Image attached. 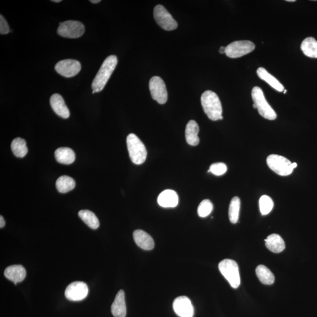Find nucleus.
<instances>
[{
  "instance_id": "f8f14e48",
  "label": "nucleus",
  "mask_w": 317,
  "mask_h": 317,
  "mask_svg": "<svg viewBox=\"0 0 317 317\" xmlns=\"http://www.w3.org/2000/svg\"><path fill=\"white\" fill-rule=\"evenodd\" d=\"M55 70L59 74L66 78L77 76L81 70V65L79 61L75 59H64L58 62Z\"/></svg>"
},
{
  "instance_id": "e433bc0d",
  "label": "nucleus",
  "mask_w": 317,
  "mask_h": 317,
  "mask_svg": "<svg viewBox=\"0 0 317 317\" xmlns=\"http://www.w3.org/2000/svg\"><path fill=\"white\" fill-rule=\"evenodd\" d=\"M287 1L288 2H295V0H287Z\"/></svg>"
},
{
  "instance_id": "20e7f679",
  "label": "nucleus",
  "mask_w": 317,
  "mask_h": 317,
  "mask_svg": "<svg viewBox=\"0 0 317 317\" xmlns=\"http://www.w3.org/2000/svg\"><path fill=\"white\" fill-rule=\"evenodd\" d=\"M252 97L254 101L253 107L257 109L262 117L268 120H274L277 118L276 113L265 100L262 89L255 86L252 89Z\"/></svg>"
},
{
  "instance_id": "c85d7f7f",
  "label": "nucleus",
  "mask_w": 317,
  "mask_h": 317,
  "mask_svg": "<svg viewBox=\"0 0 317 317\" xmlns=\"http://www.w3.org/2000/svg\"><path fill=\"white\" fill-rule=\"evenodd\" d=\"M259 207L262 215H267L270 213L274 207L273 200L267 195L262 196L259 200Z\"/></svg>"
},
{
  "instance_id": "bb28decb",
  "label": "nucleus",
  "mask_w": 317,
  "mask_h": 317,
  "mask_svg": "<svg viewBox=\"0 0 317 317\" xmlns=\"http://www.w3.org/2000/svg\"><path fill=\"white\" fill-rule=\"evenodd\" d=\"M79 216L86 225L92 229H97L100 226V222L97 217L90 211H79Z\"/></svg>"
},
{
  "instance_id": "4468645a",
  "label": "nucleus",
  "mask_w": 317,
  "mask_h": 317,
  "mask_svg": "<svg viewBox=\"0 0 317 317\" xmlns=\"http://www.w3.org/2000/svg\"><path fill=\"white\" fill-rule=\"evenodd\" d=\"M50 104L56 114L64 119L70 117V113L63 98L58 94H55L50 98Z\"/></svg>"
},
{
  "instance_id": "f3484780",
  "label": "nucleus",
  "mask_w": 317,
  "mask_h": 317,
  "mask_svg": "<svg viewBox=\"0 0 317 317\" xmlns=\"http://www.w3.org/2000/svg\"><path fill=\"white\" fill-rule=\"evenodd\" d=\"M133 239L139 247L145 250H151L155 247L154 239L142 230H136L133 232Z\"/></svg>"
},
{
  "instance_id": "5701e85b",
  "label": "nucleus",
  "mask_w": 317,
  "mask_h": 317,
  "mask_svg": "<svg viewBox=\"0 0 317 317\" xmlns=\"http://www.w3.org/2000/svg\"><path fill=\"white\" fill-rule=\"evenodd\" d=\"M301 49L305 55L317 58V41L313 37H308L302 42Z\"/></svg>"
},
{
  "instance_id": "72a5a7b5",
  "label": "nucleus",
  "mask_w": 317,
  "mask_h": 317,
  "mask_svg": "<svg viewBox=\"0 0 317 317\" xmlns=\"http://www.w3.org/2000/svg\"><path fill=\"white\" fill-rule=\"evenodd\" d=\"M219 53H222V54H223V53H226V47H221L220 48Z\"/></svg>"
},
{
  "instance_id": "b1692460",
  "label": "nucleus",
  "mask_w": 317,
  "mask_h": 317,
  "mask_svg": "<svg viewBox=\"0 0 317 317\" xmlns=\"http://www.w3.org/2000/svg\"><path fill=\"white\" fill-rule=\"evenodd\" d=\"M257 277L263 284L265 285H273L275 277L274 274L264 265H259L256 269Z\"/></svg>"
},
{
  "instance_id": "9b49d317",
  "label": "nucleus",
  "mask_w": 317,
  "mask_h": 317,
  "mask_svg": "<svg viewBox=\"0 0 317 317\" xmlns=\"http://www.w3.org/2000/svg\"><path fill=\"white\" fill-rule=\"evenodd\" d=\"M88 287L85 283L76 282L70 284L65 290V295L68 300L79 301L87 297Z\"/></svg>"
},
{
  "instance_id": "6ab92c4d",
  "label": "nucleus",
  "mask_w": 317,
  "mask_h": 317,
  "mask_svg": "<svg viewBox=\"0 0 317 317\" xmlns=\"http://www.w3.org/2000/svg\"><path fill=\"white\" fill-rule=\"evenodd\" d=\"M264 241L266 247L272 252L279 253L285 249V241L279 235H270L268 236L267 238L265 239Z\"/></svg>"
},
{
  "instance_id": "2eb2a0df",
  "label": "nucleus",
  "mask_w": 317,
  "mask_h": 317,
  "mask_svg": "<svg viewBox=\"0 0 317 317\" xmlns=\"http://www.w3.org/2000/svg\"><path fill=\"white\" fill-rule=\"evenodd\" d=\"M26 274V269L22 265L9 266L4 271L5 277L13 282L15 285L22 282L25 279Z\"/></svg>"
},
{
  "instance_id": "f03ea898",
  "label": "nucleus",
  "mask_w": 317,
  "mask_h": 317,
  "mask_svg": "<svg viewBox=\"0 0 317 317\" xmlns=\"http://www.w3.org/2000/svg\"><path fill=\"white\" fill-rule=\"evenodd\" d=\"M201 103L205 113L211 120L216 121L223 119L222 104L215 92L211 91L203 92Z\"/></svg>"
},
{
  "instance_id": "0eeeda50",
  "label": "nucleus",
  "mask_w": 317,
  "mask_h": 317,
  "mask_svg": "<svg viewBox=\"0 0 317 317\" xmlns=\"http://www.w3.org/2000/svg\"><path fill=\"white\" fill-rule=\"evenodd\" d=\"M255 45L250 41L233 42L226 47L225 54L230 58H238L253 52Z\"/></svg>"
},
{
  "instance_id": "a211bd4d",
  "label": "nucleus",
  "mask_w": 317,
  "mask_h": 317,
  "mask_svg": "<svg viewBox=\"0 0 317 317\" xmlns=\"http://www.w3.org/2000/svg\"><path fill=\"white\" fill-rule=\"evenodd\" d=\"M111 312L115 317H126L127 307L125 303V292L123 290H119L116 294L111 306Z\"/></svg>"
},
{
  "instance_id": "4c0bfd02",
  "label": "nucleus",
  "mask_w": 317,
  "mask_h": 317,
  "mask_svg": "<svg viewBox=\"0 0 317 317\" xmlns=\"http://www.w3.org/2000/svg\"><path fill=\"white\" fill-rule=\"evenodd\" d=\"M287 92V90H285V92H284V93L286 94Z\"/></svg>"
},
{
  "instance_id": "c756f323",
  "label": "nucleus",
  "mask_w": 317,
  "mask_h": 317,
  "mask_svg": "<svg viewBox=\"0 0 317 317\" xmlns=\"http://www.w3.org/2000/svg\"><path fill=\"white\" fill-rule=\"evenodd\" d=\"M213 209V205L211 200L205 199L200 203L197 209V213L200 217H206L211 213Z\"/></svg>"
},
{
  "instance_id": "a878e982",
  "label": "nucleus",
  "mask_w": 317,
  "mask_h": 317,
  "mask_svg": "<svg viewBox=\"0 0 317 317\" xmlns=\"http://www.w3.org/2000/svg\"><path fill=\"white\" fill-rule=\"evenodd\" d=\"M11 148L16 157L24 158L27 154L28 148L26 140L20 137H17L12 141Z\"/></svg>"
},
{
  "instance_id": "6e6552de",
  "label": "nucleus",
  "mask_w": 317,
  "mask_h": 317,
  "mask_svg": "<svg viewBox=\"0 0 317 317\" xmlns=\"http://www.w3.org/2000/svg\"><path fill=\"white\" fill-rule=\"evenodd\" d=\"M57 32L59 35L65 38H78L84 34L85 26L78 21H66L59 24Z\"/></svg>"
},
{
  "instance_id": "ddd939ff",
  "label": "nucleus",
  "mask_w": 317,
  "mask_h": 317,
  "mask_svg": "<svg viewBox=\"0 0 317 317\" xmlns=\"http://www.w3.org/2000/svg\"><path fill=\"white\" fill-rule=\"evenodd\" d=\"M173 310L179 317H193L194 308L190 299L186 296L176 298L173 304Z\"/></svg>"
},
{
  "instance_id": "aec40b11",
  "label": "nucleus",
  "mask_w": 317,
  "mask_h": 317,
  "mask_svg": "<svg viewBox=\"0 0 317 317\" xmlns=\"http://www.w3.org/2000/svg\"><path fill=\"white\" fill-rule=\"evenodd\" d=\"M199 127L196 121L191 120L188 122L185 131V136L188 144L191 146H197L199 144Z\"/></svg>"
},
{
  "instance_id": "7c9ffc66",
  "label": "nucleus",
  "mask_w": 317,
  "mask_h": 317,
  "mask_svg": "<svg viewBox=\"0 0 317 317\" xmlns=\"http://www.w3.org/2000/svg\"><path fill=\"white\" fill-rule=\"evenodd\" d=\"M227 167L223 163H216L212 164L208 172H211L216 176H222L227 172Z\"/></svg>"
},
{
  "instance_id": "39448f33",
  "label": "nucleus",
  "mask_w": 317,
  "mask_h": 317,
  "mask_svg": "<svg viewBox=\"0 0 317 317\" xmlns=\"http://www.w3.org/2000/svg\"><path fill=\"white\" fill-rule=\"evenodd\" d=\"M267 163L273 171L277 175L283 176L291 175L293 170L297 166V163H291L286 158L277 155L268 156Z\"/></svg>"
},
{
  "instance_id": "dca6fc26",
  "label": "nucleus",
  "mask_w": 317,
  "mask_h": 317,
  "mask_svg": "<svg viewBox=\"0 0 317 317\" xmlns=\"http://www.w3.org/2000/svg\"><path fill=\"white\" fill-rule=\"evenodd\" d=\"M158 203L161 207L175 208L179 203L178 194L174 190L170 189L164 190L158 196Z\"/></svg>"
},
{
  "instance_id": "c9c22d12",
  "label": "nucleus",
  "mask_w": 317,
  "mask_h": 317,
  "mask_svg": "<svg viewBox=\"0 0 317 317\" xmlns=\"http://www.w3.org/2000/svg\"><path fill=\"white\" fill-rule=\"evenodd\" d=\"M52 1L54 2H59L61 1V0H53Z\"/></svg>"
},
{
  "instance_id": "7ed1b4c3",
  "label": "nucleus",
  "mask_w": 317,
  "mask_h": 317,
  "mask_svg": "<svg viewBox=\"0 0 317 317\" xmlns=\"http://www.w3.org/2000/svg\"><path fill=\"white\" fill-rule=\"evenodd\" d=\"M127 143L132 161L136 164L144 163L147 157V151L139 137L135 134L131 133L127 137Z\"/></svg>"
},
{
  "instance_id": "1a4fd4ad",
  "label": "nucleus",
  "mask_w": 317,
  "mask_h": 317,
  "mask_svg": "<svg viewBox=\"0 0 317 317\" xmlns=\"http://www.w3.org/2000/svg\"><path fill=\"white\" fill-rule=\"evenodd\" d=\"M154 15L158 25L164 30L172 31L178 28L177 22L163 5H157L154 8Z\"/></svg>"
},
{
  "instance_id": "9d476101",
  "label": "nucleus",
  "mask_w": 317,
  "mask_h": 317,
  "mask_svg": "<svg viewBox=\"0 0 317 317\" xmlns=\"http://www.w3.org/2000/svg\"><path fill=\"white\" fill-rule=\"evenodd\" d=\"M149 89L152 98L158 104H164L168 98L165 83L159 77H153L149 81Z\"/></svg>"
},
{
  "instance_id": "cd10ccee",
  "label": "nucleus",
  "mask_w": 317,
  "mask_h": 317,
  "mask_svg": "<svg viewBox=\"0 0 317 317\" xmlns=\"http://www.w3.org/2000/svg\"><path fill=\"white\" fill-rule=\"evenodd\" d=\"M240 200L238 197H235L230 203L229 217L230 222L233 224L238 223L240 213Z\"/></svg>"
},
{
  "instance_id": "f704fd0d",
  "label": "nucleus",
  "mask_w": 317,
  "mask_h": 317,
  "mask_svg": "<svg viewBox=\"0 0 317 317\" xmlns=\"http://www.w3.org/2000/svg\"><path fill=\"white\" fill-rule=\"evenodd\" d=\"M90 1L92 3H94V4H97V3L101 2L100 0H91Z\"/></svg>"
},
{
  "instance_id": "f257e3e1",
  "label": "nucleus",
  "mask_w": 317,
  "mask_h": 317,
  "mask_svg": "<svg viewBox=\"0 0 317 317\" xmlns=\"http://www.w3.org/2000/svg\"><path fill=\"white\" fill-rule=\"evenodd\" d=\"M117 64L118 58L115 55H110L105 59L92 82V94L103 90Z\"/></svg>"
},
{
  "instance_id": "4be33fe9",
  "label": "nucleus",
  "mask_w": 317,
  "mask_h": 317,
  "mask_svg": "<svg viewBox=\"0 0 317 317\" xmlns=\"http://www.w3.org/2000/svg\"><path fill=\"white\" fill-rule=\"evenodd\" d=\"M55 157L58 162L70 164L73 163L76 159V154L71 148H59L55 152Z\"/></svg>"
},
{
  "instance_id": "473e14b6",
  "label": "nucleus",
  "mask_w": 317,
  "mask_h": 317,
  "mask_svg": "<svg viewBox=\"0 0 317 317\" xmlns=\"http://www.w3.org/2000/svg\"><path fill=\"white\" fill-rule=\"evenodd\" d=\"M5 224L4 218L2 216H0V228L2 229L4 227Z\"/></svg>"
},
{
  "instance_id": "393cba45",
  "label": "nucleus",
  "mask_w": 317,
  "mask_h": 317,
  "mask_svg": "<svg viewBox=\"0 0 317 317\" xmlns=\"http://www.w3.org/2000/svg\"><path fill=\"white\" fill-rule=\"evenodd\" d=\"M76 186V182L70 176H62L56 182V187L59 192L65 193L73 190Z\"/></svg>"
},
{
  "instance_id": "423d86ee",
  "label": "nucleus",
  "mask_w": 317,
  "mask_h": 317,
  "mask_svg": "<svg viewBox=\"0 0 317 317\" xmlns=\"http://www.w3.org/2000/svg\"><path fill=\"white\" fill-rule=\"evenodd\" d=\"M219 268L230 286L234 289L238 288L240 285V277L238 263L231 259H224L220 262Z\"/></svg>"
},
{
  "instance_id": "2f4dec72",
  "label": "nucleus",
  "mask_w": 317,
  "mask_h": 317,
  "mask_svg": "<svg viewBox=\"0 0 317 317\" xmlns=\"http://www.w3.org/2000/svg\"><path fill=\"white\" fill-rule=\"evenodd\" d=\"M9 32H10V27H9L7 21L1 15L0 16V34H7Z\"/></svg>"
},
{
  "instance_id": "412c9836",
  "label": "nucleus",
  "mask_w": 317,
  "mask_h": 317,
  "mask_svg": "<svg viewBox=\"0 0 317 317\" xmlns=\"http://www.w3.org/2000/svg\"><path fill=\"white\" fill-rule=\"evenodd\" d=\"M257 76L260 79L264 80L272 88L276 89V91L282 92L285 89L284 86L276 78L272 76L265 68L260 67L257 70Z\"/></svg>"
}]
</instances>
